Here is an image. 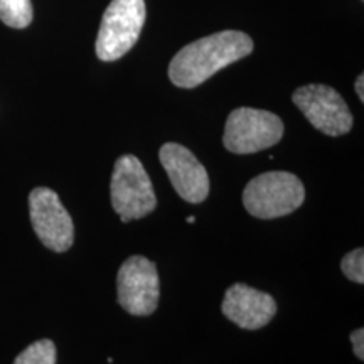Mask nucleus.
Here are the masks:
<instances>
[{
  "mask_svg": "<svg viewBox=\"0 0 364 364\" xmlns=\"http://www.w3.org/2000/svg\"><path fill=\"white\" fill-rule=\"evenodd\" d=\"M306 201V188L295 174L284 171L265 172L247 184L243 193L245 209L260 220L287 216Z\"/></svg>",
  "mask_w": 364,
  "mask_h": 364,
  "instance_id": "f03ea898",
  "label": "nucleus"
},
{
  "mask_svg": "<svg viewBox=\"0 0 364 364\" xmlns=\"http://www.w3.org/2000/svg\"><path fill=\"white\" fill-rule=\"evenodd\" d=\"M221 311L241 329L257 331L275 317L277 302L270 294L245 284H235L226 290Z\"/></svg>",
  "mask_w": 364,
  "mask_h": 364,
  "instance_id": "9d476101",
  "label": "nucleus"
},
{
  "mask_svg": "<svg viewBox=\"0 0 364 364\" xmlns=\"http://www.w3.org/2000/svg\"><path fill=\"white\" fill-rule=\"evenodd\" d=\"M31 0H0V21L14 29H24L33 22Z\"/></svg>",
  "mask_w": 364,
  "mask_h": 364,
  "instance_id": "9b49d317",
  "label": "nucleus"
},
{
  "mask_svg": "<svg viewBox=\"0 0 364 364\" xmlns=\"http://www.w3.org/2000/svg\"><path fill=\"white\" fill-rule=\"evenodd\" d=\"M354 90H356L358 97H359V100H361V103H363L364 102V76L363 75L358 76L356 83H354Z\"/></svg>",
  "mask_w": 364,
  "mask_h": 364,
  "instance_id": "2eb2a0df",
  "label": "nucleus"
},
{
  "mask_svg": "<svg viewBox=\"0 0 364 364\" xmlns=\"http://www.w3.org/2000/svg\"><path fill=\"white\" fill-rule=\"evenodd\" d=\"M252 51V38L241 31L211 34L188 44L172 58L169 78L179 88H196L223 68L247 58Z\"/></svg>",
  "mask_w": 364,
  "mask_h": 364,
  "instance_id": "f257e3e1",
  "label": "nucleus"
},
{
  "mask_svg": "<svg viewBox=\"0 0 364 364\" xmlns=\"http://www.w3.org/2000/svg\"><path fill=\"white\" fill-rule=\"evenodd\" d=\"M284 136V122L275 113L236 108L226 120L223 144L233 154H255L277 145Z\"/></svg>",
  "mask_w": 364,
  "mask_h": 364,
  "instance_id": "39448f33",
  "label": "nucleus"
},
{
  "mask_svg": "<svg viewBox=\"0 0 364 364\" xmlns=\"http://www.w3.org/2000/svg\"><path fill=\"white\" fill-rule=\"evenodd\" d=\"M14 364H56V346L53 341H36L16 358Z\"/></svg>",
  "mask_w": 364,
  "mask_h": 364,
  "instance_id": "f8f14e48",
  "label": "nucleus"
},
{
  "mask_svg": "<svg viewBox=\"0 0 364 364\" xmlns=\"http://www.w3.org/2000/svg\"><path fill=\"white\" fill-rule=\"evenodd\" d=\"M29 215L36 235L44 247L65 253L75 241V225L53 189L36 188L29 194Z\"/></svg>",
  "mask_w": 364,
  "mask_h": 364,
  "instance_id": "6e6552de",
  "label": "nucleus"
},
{
  "mask_svg": "<svg viewBox=\"0 0 364 364\" xmlns=\"http://www.w3.org/2000/svg\"><path fill=\"white\" fill-rule=\"evenodd\" d=\"M341 270L349 280L364 284V250L356 248L341 260Z\"/></svg>",
  "mask_w": 364,
  "mask_h": 364,
  "instance_id": "ddd939ff",
  "label": "nucleus"
},
{
  "mask_svg": "<svg viewBox=\"0 0 364 364\" xmlns=\"http://www.w3.org/2000/svg\"><path fill=\"white\" fill-rule=\"evenodd\" d=\"M110 194L112 206L124 223L140 220L157 208L156 191L147 171L139 159L129 154L115 162Z\"/></svg>",
  "mask_w": 364,
  "mask_h": 364,
  "instance_id": "7ed1b4c3",
  "label": "nucleus"
},
{
  "mask_svg": "<svg viewBox=\"0 0 364 364\" xmlns=\"http://www.w3.org/2000/svg\"><path fill=\"white\" fill-rule=\"evenodd\" d=\"M351 343H353V351L356 354L358 359H364V331L356 329L351 332Z\"/></svg>",
  "mask_w": 364,
  "mask_h": 364,
  "instance_id": "4468645a",
  "label": "nucleus"
},
{
  "mask_svg": "<svg viewBox=\"0 0 364 364\" xmlns=\"http://www.w3.org/2000/svg\"><path fill=\"white\" fill-rule=\"evenodd\" d=\"M159 159L174 186L176 193L184 201L199 204L209 194V176L201 162L189 149L181 144H164Z\"/></svg>",
  "mask_w": 364,
  "mask_h": 364,
  "instance_id": "1a4fd4ad",
  "label": "nucleus"
},
{
  "mask_svg": "<svg viewBox=\"0 0 364 364\" xmlns=\"http://www.w3.org/2000/svg\"><path fill=\"white\" fill-rule=\"evenodd\" d=\"M145 24V0H112L103 14L97 38V56L117 61L134 48Z\"/></svg>",
  "mask_w": 364,
  "mask_h": 364,
  "instance_id": "20e7f679",
  "label": "nucleus"
},
{
  "mask_svg": "<svg viewBox=\"0 0 364 364\" xmlns=\"http://www.w3.org/2000/svg\"><path fill=\"white\" fill-rule=\"evenodd\" d=\"M117 292L120 306L132 316H150L161 297L156 263L140 255L127 258L118 270Z\"/></svg>",
  "mask_w": 364,
  "mask_h": 364,
  "instance_id": "0eeeda50",
  "label": "nucleus"
},
{
  "mask_svg": "<svg viewBox=\"0 0 364 364\" xmlns=\"http://www.w3.org/2000/svg\"><path fill=\"white\" fill-rule=\"evenodd\" d=\"M194 221H196V218H194V216H189V218H188V223H189V225H193Z\"/></svg>",
  "mask_w": 364,
  "mask_h": 364,
  "instance_id": "dca6fc26",
  "label": "nucleus"
},
{
  "mask_svg": "<svg viewBox=\"0 0 364 364\" xmlns=\"http://www.w3.org/2000/svg\"><path fill=\"white\" fill-rule=\"evenodd\" d=\"M292 102L311 122L314 129L331 136L348 134L353 129V113L348 103L327 85H307L295 90Z\"/></svg>",
  "mask_w": 364,
  "mask_h": 364,
  "instance_id": "423d86ee",
  "label": "nucleus"
}]
</instances>
